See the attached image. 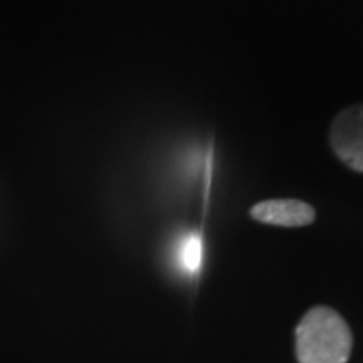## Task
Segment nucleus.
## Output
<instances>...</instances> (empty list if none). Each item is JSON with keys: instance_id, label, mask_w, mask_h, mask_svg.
Returning a JSON list of instances; mask_svg holds the SVG:
<instances>
[{"instance_id": "nucleus-1", "label": "nucleus", "mask_w": 363, "mask_h": 363, "mask_svg": "<svg viewBox=\"0 0 363 363\" xmlns=\"http://www.w3.org/2000/svg\"><path fill=\"white\" fill-rule=\"evenodd\" d=\"M353 335L345 318L330 306H313L296 326L298 363H347Z\"/></svg>"}, {"instance_id": "nucleus-2", "label": "nucleus", "mask_w": 363, "mask_h": 363, "mask_svg": "<svg viewBox=\"0 0 363 363\" xmlns=\"http://www.w3.org/2000/svg\"><path fill=\"white\" fill-rule=\"evenodd\" d=\"M328 138L338 160L363 174V103L347 106L335 116Z\"/></svg>"}, {"instance_id": "nucleus-4", "label": "nucleus", "mask_w": 363, "mask_h": 363, "mask_svg": "<svg viewBox=\"0 0 363 363\" xmlns=\"http://www.w3.org/2000/svg\"><path fill=\"white\" fill-rule=\"evenodd\" d=\"M180 262L189 272H195L202 262V244L199 235H189L180 247Z\"/></svg>"}, {"instance_id": "nucleus-3", "label": "nucleus", "mask_w": 363, "mask_h": 363, "mask_svg": "<svg viewBox=\"0 0 363 363\" xmlns=\"http://www.w3.org/2000/svg\"><path fill=\"white\" fill-rule=\"evenodd\" d=\"M249 216L262 224L278 227H305L316 219L315 208L298 199H271L257 202L251 207Z\"/></svg>"}]
</instances>
